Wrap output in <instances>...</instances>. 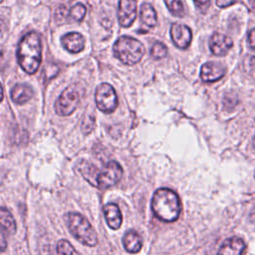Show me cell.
Returning a JSON list of instances; mask_svg holds the SVG:
<instances>
[{
    "instance_id": "ba28073f",
    "label": "cell",
    "mask_w": 255,
    "mask_h": 255,
    "mask_svg": "<svg viewBox=\"0 0 255 255\" xmlns=\"http://www.w3.org/2000/svg\"><path fill=\"white\" fill-rule=\"evenodd\" d=\"M137 15L136 0H120L118 9V20L122 27H129Z\"/></svg>"
},
{
    "instance_id": "6da1fadb",
    "label": "cell",
    "mask_w": 255,
    "mask_h": 255,
    "mask_svg": "<svg viewBox=\"0 0 255 255\" xmlns=\"http://www.w3.org/2000/svg\"><path fill=\"white\" fill-rule=\"evenodd\" d=\"M17 60L24 72L34 74L41 64V38L36 32H29L20 40L17 49Z\"/></svg>"
},
{
    "instance_id": "5b68a950",
    "label": "cell",
    "mask_w": 255,
    "mask_h": 255,
    "mask_svg": "<svg viewBox=\"0 0 255 255\" xmlns=\"http://www.w3.org/2000/svg\"><path fill=\"white\" fill-rule=\"evenodd\" d=\"M80 94L76 86L66 88L55 102V111L58 115L66 117L71 115L78 107Z\"/></svg>"
},
{
    "instance_id": "9a60e30c",
    "label": "cell",
    "mask_w": 255,
    "mask_h": 255,
    "mask_svg": "<svg viewBox=\"0 0 255 255\" xmlns=\"http://www.w3.org/2000/svg\"><path fill=\"white\" fill-rule=\"evenodd\" d=\"M33 97V90L26 84H16L11 91V99L15 104L24 105Z\"/></svg>"
},
{
    "instance_id": "e0dca14e",
    "label": "cell",
    "mask_w": 255,
    "mask_h": 255,
    "mask_svg": "<svg viewBox=\"0 0 255 255\" xmlns=\"http://www.w3.org/2000/svg\"><path fill=\"white\" fill-rule=\"evenodd\" d=\"M78 169L87 181H89L92 185L97 187V178H98L99 169L94 164L90 163L87 160H82L78 164Z\"/></svg>"
},
{
    "instance_id": "d6986e66",
    "label": "cell",
    "mask_w": 255,
    "mask_h": 255,
    "mask_svg": "<svg viewBox=\"0 0 255 255\" xmlns=\"http://www.w3.org/2000/svg\"><path fill=\"white\" fill-rule=\"evenodd\" d=\"M0 226H2L7 232L15 233L16 231V222L13 215L10 211L0 206Z\"/></svg>"
},
{
    "instance_id": "3957f363",
    "label": "cell",
    "mask_w": 255,
    "mask_h": 255,
    "mask_svg": "<svg viewBox=\"0 0 255 255\" xmlns=\"http://www.w3.org/2000/svg\"><path fill=\"white\" fill-rule=\"evenodd\" d=\"M65 221L72 235L80 242L90 247L97 245V233L86 217L77 212H69L65 215Z\"/></svg>"
},
{
    "instance_id": "83f0119b",
    "label": "cell",
    "mask_w": 255,
    "mask_h": 255,
    "mask_svg": "<svg viewBox=\"0 0 255 255\" xmlns=\"http://www.w3.org/2000/svg\"><path fill=\"white\" fill-rule=\"evenodd\" d=\"M7 247V242L4 235L0 232V252H3Z\"/></svg>"
},
{
    "instance_id": "7402d4cb",
    "label": "cell",
    "mask_w": 255,
    "mask_h": 255,
    "mask_svg": "<svg viewBox=\"0 0 255 255\" xmlns=\"http://www.w3.org/2000/svg\"><path fill=\"white\" fill-rule=\"evenodd\" d=\"M166 54H167V48L161 42H155L150 49V55L155 60L164 58Z\"/></svg>"
},
{
    "instance_id": "ffe728a7",
    "label": "cell",
    "mask_w": 255,
    "mask_h": 255,
    "mask_svg": "<svg viewBox=\"0 0 255 255\" xmlns=\"http://www.w3.org/2000/svg\"><path fill=\"white\" fill-rule=\"evenodd\" d=\"M86 13H87L86 6L82 3H77L69 9L68 20L73 22H81L85 18Z\"/></svg>"
},
{
    "instance_id": "277c9868",
    "label": "cell",
    "mask_w": 255,
    "mask_h": 255,
    "mask_svg": "<svg viewBox=\"0 0 255 255\" xmlns=\"http://www.w3.org/2000/svg\"><path fill=\"white\" fill-rule=\"evenodd\" d=\"M113 50L116 58L128 66L138 63L144 55L143 45L129 36L120 37L114 44Z\"/></svg>"
},
{
    "instance_id": "ac0fdd59",
    "label": "cell",
    "mask_w": 255,
    "mask_h": 255,
    "mask_svg": "<svg viewBox=\"0 0 255 255\" xmlns=\"http://www.w3.org/2000/svg\"><path fill=\"white\" fill-rule=\"evenodd\" d=\"M142 242L140 236L133 230H129L125 234L124 246L129 253H137L141 248Z\"/></svg>"
},
{
    "instance_id": "8fae6325",
    "label": "cell",
    "mask_w": 255,
    "mask_h": 255,
    "mask_svg": "<svg viewBox=\"0 0 255 255\" xmlns=\"http://www.w3.org/2000/svg\"><path fill=\"white\" fill-rule=\"evenodd\" d=\"M225 75V68L217 62H207L201 66L200 78L205 83H212L220 80Z\"/></svg>"
},
{
    "instance_id": "f1b7e54d",
    "label": "cell",
    "mask_w": 255,
    "mask_h": 255,
    "mask_svg": "<svg viewBox=\"0 0 255 255\" xmlns=\"http://www.w3.org/2000/svg\"><path fill=\"white\" fill-rule=\"evenodd\" d=\"M248 3L252 9H255V0H248Z\"/></svg>"
},
{
    "instance_id": "44dd1931",
    "label": "cell",
    "mask_w": 255,
    "mask_h": 255,
    "mask_svg": "<svg viewBox=\"0 0 255 255\" xmlns=\"http://www.w3.org/2000/svg\"><path fill=\"white\" fill-rule=\"evenodd\" d=\"M168 11L176 17H182L184 15V8L181 0H163Z\"/></svg>"
},
{
    "instance_id": "52a82bcc",
    "label": "cell",
    "mask_w": 255,
    "mask_h": 255,
    "mask_svg": "<svg viewBox=\"0 0 255 255\" xmlns=\"http://www.w3.org/2000/svg\"><path fill=\"white\" fill-rule=\"evenodd\" d=\"M123 168L119 162L111 160L106 166L99 170L97 178V187L101 189L109 188L118 183L123 176Z\"/></svg>"
},
{
    "instance_id": "cb8c5ba5",
    "label": "cell",
    "mask_w": 255,
    "mask_h": 255,
    "mask_svg": "<svg viewBox=\"0 0 255 255\" xmlns=\"http://www.w3.org/2000/svg\"><path fill=\"white\" fill-rule=\"evenodd\" d=\"M68 13H69V10L68 8L65 6V5H60L57 10H56V13H55V20L56 22L59 24H62L64 23L65 21L68 20Z\"/></svg>"
},
{
    "instance_id": "7a4b0ae2",
    "label": "cell",
    "mask_w": 255,
    "mask_h": 255,
    "mask_svg": "<svg viewBox=\"0 0 255 255\" xmlns=\"http://www.w3.org/2000/svg\"><path fill=\"white\" fill-rule=\"evenodd\" d=\"M151 210L155 217L164 222H173L178 219L181 203L177 193L169 188L157 189L151 199Z\"/></svg>"
},
{
    "instance_id": "603a6c76",
    "label": "cell",
    "mask_w": 255,
    "mask_h": 255,
    "mask_svg": "<svg viewBox=\"0 0 255 255\" xmlns=\"http://www.w3.org/2000/svg\"><path fill=\"white\" fill-rule=\"evenodd\" d=\"M57 253L59 254H77L71 243L67 240H60L57 244Z\"/></svg>"
},
{
    "instance_id": "2e32d148",
    "label": "cell",
    "mask_w": 255,
    "mask_h": 255,
    "mask_svg": "<svg viewBox=\"0 0 255 255\" xmlns=\"http://www.w3.org/2000/svg\"><path fill=\"white\" fill-rule=\"evenodd\" d=\"M140 22L146 28H153L156 25V12L148 3H142L139 9Z\"/></svg>"
},
{
    "instance_id": "8992f818",
    "label": "cell",
    "mask_w": 255,
    "mask_h": 255,
    "mask_svg": "<svg viewBox=\"0 0 255 255\" xmlns=\"http://www.w3.org/2000/svg\"><path fill=\"white\" fill-rule=\"evenodd\" d=\"M97 107L100 111L110 114L118 107V97L115 89L108 83L101 84L95 94Z\"/></svg>"
},
{
    "instance_id": "7c38bea8",
    "label": "cell",
    "mask_w": 255,
    "mask_h": 255,
    "mask_svg": "<svg viewBox=\"0 0 255 255\" xmlns=\"http://www.w3.org/2000/svg\"><path fill=\"white\" fill-rule=\"evenodd\" d=\"M61 44L68 52L77 54L84 49L85 39L78 32H70L61 38Z\"/></svg>"
},
{
    "instance_id": "5bb4252c",
    "label": "cell",
    "mask_w": 255,
    "mask_h": 255,
    "mask_svg": "<svg viewBox=\"0 0 255 255\" xmlns=\"http://www.w3.org/2000/svg\"><path fill=\"white\" fill-rule=\"evenodd\" d=\"M104 213H105L107 223L112 229L117 230L121 227L122 221H123V216H122L121 210L117 204H115V203L106 204L104 207Z\"/></svg>"
},
{
    "instance_id": "484cf974",
    "label": "cell",
    "mask_w": 255,
    "mask_h": 255,
    "mask_svg": "<svg viewBox=\"0 0 255 255\" xmlns=\"http://www.w3.org/2000/svg\"><path fill=\"white\" fill-rule=\"evenodd\" d=\"M193 3L195 4V6L199 9H201L202 11L205 10L206 8L209 7V4H210V1L211 0H192Z\"/></svg>"
},
{
    "instance_id": "4316f807",
    "label": "cell",
    "mask_w": 255,
    "mask_h": 255,
    "mask_svg": "<svg viewBox=\"0 0 255 255\" xmlns=\"http://www.w3.org/2000/svg\"><path fill=\"white\" fill-rule=\"evenodd\" d=\"M238 0H216V5L219 8H226L228 6L233 5L234 3H236Z\"/></svg>"
},
{
    "instance_id": "30bf717a",
    "label": "cell",
    "mask_w": 255,
    "mask_h": 255,
    "mask_svg": "<svg viewBox=\"0 0 255 255\" xmlns=\"http://www.w3.org/2000/svg\"><path fill=\"white\" fill-rule=\"evenodd\" d=\"M232 46L233 41L224 34L214 33L209 39V49L215 56H224Z\"/></svg>"
},
{
    "instance_id": "9c48e42d",
    "label": "cell",
    "mask_w": 255,
    "mask_h": 255,
    "mask_svg": "<svg viewBox=\"0 0 255 255\" xmlns=\"http://www.w3.org/2000/svg\"><path fill=\"white\" fill-rule=\"evenodd\" d=\"M170 37L177 48L187 49L192 40V32L186 25L173 23L170 27Z\"/></svg>"
},
{
    "instance_id": "4dcf8cb0",
    "label": "cell",
    "mask_w": 255,
    "mask_h": 255,
    "mask_svg": "<svg viewBox=\"0 0 255 255\" xmlns=\"http://www.w3.org/2000/svg\"><path fill=\"white\" fill-rule=\"evenodd\" d=\"M1 2H3V0H0V3H1Z\"/></svg>"
},
{
    "instance_id": "f546056e",
    "label": "cell",
    "mask_w": 255,
    "mask_h": 255,
    "mask_svg": "<svg viewBox=\"0 0 255 255\" xmlns=\"http://www.w3.org/2000/svg\"><path fill=\"white\" fill-rule=\"evenodd\" d=\"M3 100V88H2V85L0 83V103L2 102Z\"/></svg>"
},
{
    "instance_id": "4fadbf2b",
    "label": "cell",
    "mask_w": 255,
    "mask_h": 255,
    "mask_svg": "<svg viewBox=\"0 0 255 255\" xmlns=\"http://www.w3.org/2000/svg\"><path fill=\"white\" fill-rule=\"evenodd\" d=\"M245 248L246 245L241 238L231 237L221 244L217 253L223 255H240L244 252Z\"/></svg>"
},
{
    "instance_id": "d4e9b609",
    "label": "cell",
    "mask_w": 255,
    "mask_h": 255,
    "mask_svg": "<svg viewBox=\"0 0 255 255\" xmlns=\"http://www.w3.org/2000/svg\"><path fill=\"white\" fill-rule=\"evenodd\" d=\"M247 44L250 49L255 50V28L249 31L247 36Z\"/></svg>"
}]
</instances>
